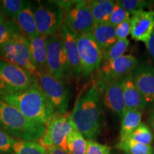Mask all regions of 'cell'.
<instances>
[{"label":"cell","mask_w":154,"mask_h":154,"mask_svg":"<svg viewBox=\"0 0 154 154\" xmlns=\"http://www.w3.org/2000/svg\"><path fill=\"white\" fill-rule=\"evenodd\" d=\"M116 148L126 154H153L151 145H144L129 139H121Z\"/></svg>","instance_id":"obj_24"},{"label":"cell","mask_w":154,"mask_h":154,"mask_svg":"<svg viewBox=\"0 0 154 154\" xmlns=\"http://www.w3.org/2000/svg\"><path fill=\"white\" fill-rule=\"evenodd\" d=\"M30 2L22 0H3L0 2L4 14L15 21L19 13Z\"/></svg>","instance_id":"obj_26"},{"label":"cell","mask_w":154,"mask_h":154,"mask_svg":"<svg viewBox=\"0 0 154 154\" xmlns=\"http://www.w3.org/2000/svg\"><path fill=\"white\" fill-rule=\"evenodd\" d=\"M91 33L102 53L109 49L118 40L115 27L109 22L96 24Z\"/></svg>","instance_id":"obj_19"},{"label":"cell","mask_w":154,"mask_h":154,"mask_svg":"<svg viewBox=\"0 0 154 154\" xmlns=\"http://www.w3.org/2000/svg\"><path fill=\"white\" fill-rule=\"evenodd\" d=\"M115 2L111 0L90 2L92 14L96 24L109 22Z\"/></svg>","instance_id":"obj_21"},{"label":"cell","mask_w":154,"mask_h":154,"mask_svg":"<svg viewBox=\"0 0 154 154\" xmlns=\"http://www.w3.org/2000/svg\"><path fill=\"white\" fill-rule=\"evenodd\" d=\"M14 22L28 39L38 34L31 3L19 13Z\"/></svg>","instance_id":"obj_20"},{"label":"cell","mask_w":154,"mask_h":154,"mask_svg":"<svg viewBox=\"0 0 154 154\" xmlns=\"http://www.w3.org/2000/svg\"><path fill=\"white\" fill-rule=\"evenodd\" d=\"M63 9L64 20L68 27L77 36L91 33L96 26L91 3L88 1L58 2Z\"/></svg>","instance_id":"obj_4"},{"label":"cell","mask_w":154,"mask_h":154,"mask_svg":"<svg viewBox=\"0 0 154 154\" xmlns=\"http://www.w3.org/2000/svg\"><path fill=\"white\" fill-rule=\"evenodd\" d=\"M21 32L22 31L14 20L6 19L5 22L0 24V48Z\"/></svg>","instance_id":"obj_28"},{"label":"cell","mask_w":154,"mask_h":154,"mask_svg":"<svg viewBox=\"0 0 154 154\" xmlns=\"http://www.w3.org/2000/svg\"><path fill=\"white\" fill-rule=\"evenodd\" d=\"M59 35L63 42L71 76L79 79L82 75V71L77 46V36L70 30L64 22L59 30Z\"/></svg>","instance_id":"obj_15"},{"label":"cell","mask_w":154,"mask_h":154,"mask_svg":"<svg viewBox=\"0 0 154 154\" xmlns=\"http://www.w3.org/2000/svg\"><path fill=\"white\" fill-rule=\"evenodd\" d=\"M12 152L14 154H45V149L38 142L15 139Z\"/></svg>","instance_id":"obj_25"},{"label":"cell","mask_w":154,"mask_h":154,"mask_svg":"<svg viewBox=\"0 0 154 154\" xmlns=\"http://www.w3.org/2000/svg\"><path fill=\"white\" fill-rule=\"evenodd\" d=\"M145 44L150 57H151L152 61L154 63V30L151 34V37L149 39V41L146 42Z\"/></svg>","instance_id":"obj_35"},{"label":"cell","mask_w":154,"mask_h":154,"mask_svg":"<svg viewBox=\"0 0 154 154\" xmlns=\"http://www.w3.org/2000/svg\"><path fill=\"white\" fill-rule=\"evenodd\" d=\"M130 34L133 39L146 43L154 30V11L140 10L130 17Z\"/></svg>","instance_id":"obj_16"},{"label":"cell","mask_w":154,"mask_h":154,"mask_svg":"<svg viewBox=\"0 0 154 154\" xmlns=\"http://www.w3.org/2000/svg\"><path fill=\"white\" fill-rule=\"evenodd\" d=\"M9 154H14V153H13V152H12V153H9Z\"/></svg>","instance_id":"obj_39"},{"label":"cell","mask_w":154,"mask_h":154,"mask_svg":"<svg viewBox=\"0 0 154 154\" xmlns=\"http://www.w3.org/2000/svg\"><path fill=\"white\" fill-rule=\"evenodd\" d=\"M142 111L138 110H127L121 120L120 131L121 139L128 137L141 124Z\"/></svg>","instance_id":"obj_22"},{"label":"cell","mask_w":154,"mask_h":154,"mask_svg":"<svg viewBox=\"0 0 154 154\" xmlns=\"http://www.w3.org/2000/svg\"><path fill=\"white\" fill-rule=\"evenodd\" d=\"M131 74L138 91L147 105L154 104V66L146 61L138 63Z\"/></svg>","instance_id":"obj_14"},{"label":"cell","mask_w":154,"mask_h":154,"mask_svg":"<svg viewBox=\"0 0 154 154\" xmlns=\"http://www.w3.org/2000/svg\"><path fill=\"white\" fill-rule=\"evenodd\" d=\"M0 129L12 138L38 142L46 126L26 118L18 109L0 99Z\"/></svg>","instance_id":"obj_3"},{"label":"cell","mask_w":154,"mask_h":154,"mask_svg":"<svg viewBox=\"0 0 154 154\" xmlns=\"http://www.w3.org/2000/svg\"><path fill=\"white\" fill-rule=\"evenodd\" d=\"M37 79L40 87L49 99L57 113H68L69 93L63 82L51 76L47 70L36 71L33 74Z\"/></svg>","instance_id":"obj_9"},{"label":"cell","mask_w":154,"mask_h":154,"mask_svg":"<svg viewBox=\"0 0 154 154\" xmlns=\"http://www.w3.org/2000/svg\"><path fill=\"white\" fill-rule=\"evenodd\" d=\"M130 18L126 19L124 22L116 26V35L118 40L126 39L130 34Z\"/></svg>","instance_id":"obj_34"},{"label":"cell","mask_w":154,"mask_h":154,"mask_svg":"<svg viewBox=\"0 0 154 154\" xmlns=\"http://www.w3.org/2000/svg\"><path fill=\"white\" fill-rule=\"evenodd\" d=\"M15 138L0 129V152L4 154L12 153V145Z\"/></svg>","instance_id":"obj_33"},{"label":"cell","mask_w":154,"mask_h":154,"mask_svg":"<svg viewBox=\"0 0 154 154\" xmlns=\"http://www.w3.org/2000/svg\"><path fill=\"white\" fill-rule=\"evenodd\" d=\"M118 2L130 14L136 11L144 10V9L149 5V2L142 0H121Z\"/></svg>","instance_id":"obj_31"},{"label":"cell","mask_w":154,"mask_h":154,"mask_svg":"<svg viewBox=\"0 0 154 154\" xmlns=\"http://www.w3.org/2000/svg\"><path fill=\"white\" fill-rule=\"evenodd\" d=\"M74 128L72 114H61L55 112L51 120L46 125L44 136L38 143L44 148L59 147L66 151V140L69 133Z\"/></svg>","instance_id":"obj_8"},{"label":"cell","mask_w":154,"mask_h":154,"mask_svg":"<svg viewBox=\"0 0 154 154\" xmlns=\"http://www.w3.org/2000/svg\"><path fill=\"white\" fill-rule=\"evenodd\" d=\"M31 57L36 71L47 70V36L38 34L29 39Z\"/></svg>","instance_id":"obj_18"},{"label":"cell","mask_w":154,"mask_h":154,"mask_svg":"<svg viewBox=\"0 0 154 154\" xmlns=\"http://www.w3.org/2000/svg\"><path fill=\"white\" fill-rule=\"evenodd\" d=\"M124 139H129L144 145H151L153 141V136L149 127L146 124L141 123L136 129H135L128 137Z\"/></svg>","instance_id":"obj_29"},{"label":"cell","mask_w":154,"mask_h":154,"mask_svg":"<svg viewBox=\"0 0 154 154\" xmlns=\"http://www.w3.org/2000/svg\"><path fill=\"white\" fill-rule=\"evenodd\" d=\"M101 102V88L96 82L79 94L71 113L75 128L88 140L97 137L103 128L104 113Z\"/></svg>","instance_id":"obj_1"},{"label":"cell","mask_w":154,"mask_h":154,"mask_svg":"<svg viewBox=\"0 0 154 154\" xmlns=\"http://www.w3.org/2000/svg\"><path fill=\"white\" fill-rule=\"evenodd\" d=\"M0 58L32 74L36 72L31 57L29 42L22 32L15 35L0 48Z\"/></svg>","instance_id":"obj_7"},{"label":"cell","mask_w":154,"mask_h":154,"mask_svg":"<svg viewBox=\"0 0 154 154\" xmlns=\"http://www.w3.org/2000/svg\"><path fill=\"white\" fill-rule=\"evenodd\" d=\"M101 91V99L108 109L122 118L126 109L124 103L122 79L109 82L98 81Z\"/></svg>","instance_id":"obj_13"},{"label":"cell","mask_w":154,"mask_h":154,"mask_svg":"<svg viewBox=\"0 0 154 154\" xmlns=\"http://www.w3.org/2000/svg\"><path fill=\"white\" fill-rule=\"evenodd\" d=\"M47 70L57 80L63 81L71 76L63 42L59 34L47 36Z\"/></svg>","instance_id":"obj_10"},{"label":"cell","mask_w":154,"mask_h":154,"mask_svg":"<svg viewBox=\"0 0 154 154\" xmlns=\"http://www.w3.org/2000/svg\"><path fill=\"white\" fill-rule=\"evenodd\" d=\"M138 64V60L133 55H124L109 62L102 63L99 70L100 82L120 79L131 73Z\"/></svg>","instance_id":"obj_12"},{"label":"cell","mask_w":154,"mask_h":154,"mask_svg":"<svg viewBox=\"0 0 154 154\" xmlns=\"http://www.w3.org/2000/svg\"><path fill=\"white\" fill-rule=\"evenodd\" d=\"M35 76L0 58V95L17 93L32 85Z\"/></svg>","instance_id":"obj_6"},{"label":"cell","mask_w":154,"mask_h":154,"mask_svg":"<svg viewBox=\"0 0 154 154\" xmlns=\"http://www.w3.org/2000/svg\"><path fill=\"white\" fill-rule=\"evenodd\" d=\"M129 46V41L128 38L124 40H117L113 46L102 53L103 62H109L119 59L124 55V53Z\"/></svg>","instance_id":"obj_27"},{"label":"cell","mask_w":154,"mask_h":154,"mask_svg":"<svg viewBox=\"0 0 154 154\" xmlns=\"http://www.w3.org/2000/svg\"><path fill=\"white\" fill-rule=\"evenodd\" d=\"M111 149L109 146L95 141L94 140H87V149L85 154H110Z\"/></svg>","instance_id":"obj_32"},{"label":"cell","mask_w":154,"mask_h":154,"mask_svg":"<svg viewBox=\"0 0 154 154\" xmlns=\"http://www.w3.org/2000/svg\"><path fill=\"white\" fill-rule=\"evenodd\" d=\"M124 103L127 110H143L147 106L133 79L131 73L122 78Z\"/></svg>","instance_id":"obj_17"},{"label":"cell","mask_w":154,"mask_h":154,"mask_svg":"<svg viewBox=\"0 0 154 154\" xmlns=\"http://www.w3.org/2000/svg\"><path fill=\"white\" fill-rule=\"evenodd\" d=\"M82 75L88 76L101 66L103 54L92 33L77 36Z\"/></svg>","instance_id":"obj_11"},{"label":"cell","mask_w":154,"mask_h":154,"mask_svg":"<svg viewBox=\"0 0 154 154\" xmlns=\"http://www.w3.org/2000/svg\"><path fill=\"white\" fill-rule=\"evenodd\" d=\"M45 154H69L66 150L59 147H45Z\"/></svg>","instance_id":"obj_36"},{"label":"cell","mask_w":154,"mask_h":154,"mask_svg":"<svg viewBox=\"0 0 154 154\" xmlns=\"http://www.w3.org/2000/svg\"><path fill=\"white\" fill-rule=\"evenodd\" d=\"M87 140L75 127L69 133L66 140V151L69 154H85Z\"/></svg>","instance_id":"obj_23"},{"label":"cell","mask_w":154,"mask_h":154,"mask_svg":"<svg viewBox=\"0 0 154 154\" xmlns=\"http://www.w3.org/2000/svg\"><path fill=\"white\" fill-rule=\"evenodd\" d=\"M6 20V16L5 14H4L2 9L1 5H0V24L5 22Z\"/></svg>","instance_id":"obj_38"},{"label":"cell","mask_w":154,"mask_h":154,"mask_svg":"<svg viewBox=\"0 0 154 154\" xmlns=\"http://www.w3.org/2000/svg\"><path fill=\"white\" fill-rule=\"evenodd\" d=\"M149 121V123H150V124H151V127L154 130V109H153V110L151 111V113H150Z\"/></svg>","instance_id":"obj_37"},{"label":"cell","mask_w":154,"mask_h":154,"mask_svg":"<svg viewBox=\"0 0 154 154\" xmlns=\"http://www.w3.org/2000/svg\"><path fill=\"white\" fill-rule=\"evenodd\" d=\"M0 99L16 108L27 119L44 126L56 112L36 76L28 88L17 93L0 95Z\"/></svg>","instance_id":"obj_2"},{"label":"cell","mask_w":154,"mask_h":154,"mask_svg":"<svg viewBox=\"0 0 154 154\" xmlns=\"http://www.w3.org/2000/svg\"><path fill=\"white\" fill-rule=\"evenodd\" d=\"M32 8L38 34L49 36L59 32L64 12L58 2H38Z\"/></svg>","instance_id":"obj_5"},{"label":"cell","mask_w":154,"mask_h":154,"mask_svg":"<svg viewBox=\"0 0 154 154\" xmlns=\"http://www.w3.org/2000/svg\"><path fill=\"white\" fill-rule=\"evenodd\" d=\"M128 18H130L129 13L119 3L118 1L116 2L109 21V24L116 27Z\"/></svg>","instance_id":"obj_30"}]
</instances>
